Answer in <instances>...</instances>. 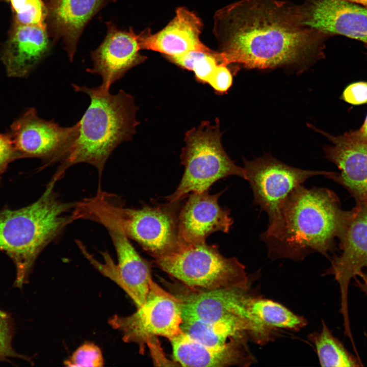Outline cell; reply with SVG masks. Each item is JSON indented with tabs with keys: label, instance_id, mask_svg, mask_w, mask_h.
<instances>
[{
	"label": "cell",
	"instance_id": "obj_8",
	"mask_svg": "<svg viewBox=\"0 0 367 367\" xmlns=\"http://www.w3.org/2000/svg\"><path fill=\"white\" fill-rule=\"evenodd\" d=\"M181 200L140 209L114 208L128 237L138 242L153 257L171 252L182 243L179 229Z\"/></svg>",
	"mask_w": 367,
	"mask_h": 367
},
{
	"label": "cell",
	"instance_id": "obj_10",
	"mask_svg": "<svg viewBox=\"0 0 367 367\" xmlns=\"http://www.w3.org/2000/svg\"><path fill=\"white\" fill-rule=\"evenodd\" d=\"M80 122L63 127L54 120L46 121L34 108L25 110L10 126L17 159L36 158L51 163L62 161L75 142Z\"/></svg>",
	"mask_w": 367,
	"mask_h": 367
},
{
	"label": "cell",
	"instance_id": "obj_24",
	"mask_svg": "<svg viewBox=\"0 0 367 367\" xmlns=\"http://www.w3.org/2000/svg\"><path fill=\"white\" fill-rule=\"evenodd\" d=\"M309 339L314 346L322 366L355 367L363 365L359 356L351 354L342 342L332 334L324 321L322 322L321 331L311 334Z\"/></svg>",
	"mask_w": 367,
	"mask_h": 367
},
{
	"label": "cell",
	"instance_id": "obj_28",
	"mask_svg": "<svg viewBox=\"0 0 367 367\" xmlns=\"http://www.w3.org/2000/svg\"><path fill=\"white\" fill-rule=\"evenodd\" d=\"M103 359L99 348L92 343H86L79 347L71 356L65 361L68 366L100 367Z\"/></svg>",
	"mask_w": 367,
	"mask_h": 367
},
{
	"label": "cell",
	"instance_id": "obj_5",
	"mask_svg": "<svg viewBox=\"0 0 367 367\" xmlns=\"http://www.w3.org/2000/svg\"><path fill=\"white\" fill-rule=\"evenodd\" d=\"M153 258L160 269L190 288H249L244 266L236 257L222 255L216 245L183 242L174 251Z\"/></svg>",
	"mask_w": 367,
	"mask_h": 367
},
{
	"label": "cell",
	"instance_id": "obj_35",
	"mask_svg": "<svg viewBox=\"0 0 367 367\" xmlns=\"http://www.w3.org/2000/svg\"><path fill=\"white\" fill-rule=\"evenodd\" d=\"M367 8V0H344Z\"/></svg>",
	"mask_w": 367,
	"mask_h": 367
},
{
	"label": "cell",
	"instance_id": "obj_23",
	"mask_svg": "<svg viewBox=\"0 0 367 367\" xmlns=\"http://www.w3.org/2000/svg\"><path fill=\"white\" fill-rule=\"evenodd\" d=\"M247 310L256 329L257 344L260 345L269 342L276 329L299 330L306 324L304 318L268 299L251 296L248 301Z\"/></svg>",
	"mask_w": 367,
	"mask_h": 367
},
{
	"label": "cell",
	"instance_id": "obj_30",
	"mask_svg": "<svg viewBox=\"0 0 367 367\" xmlns=\"http://www.w3.org/2000/svg\"><path fill=\"white\" fill-rule=\"evenodd\" d=\"M17 156L10 133H0V180L9 165Z\"/></svg>",
	"mask_w": 367,
	"mask_h": 367
},
{
	"label": "cell",
	"instance_id": "obj_34",
	"mask_svg": "<svg viewBox=\"0 0 367 367\" xmlns=\"http://www.w3.org/2000/svg\"><path fill=\"white\" fill-rule=\"evenodd\" d=\"M358 276H359L360 279L356 277L354 278L355 280V285L367 295V270L365 271H362Z\"/></svg>",
	"mask_w": 367,
	"mask_h": 367
},
{
	"label": "cell",
	"instance_id": "obj_6",
	"mask_svg": "<svg viewBox=\"0 0 367 367\" xmlns=\"http://www.w3.org/2000/svg\"><path fill=\"white\" fill-rule=\"evenodd\" d=\"M221 139L218 120L215 125L203 122L187 132L180 156L184 173L175 191L167 197L169 201L182 200L190 192L208 190L216 181L229 176L245 178L243 168L228 156Z\"/></svg>",
	"mask_w": 367,
	"mask_h": 367
},
{
	"label": "cell",
	"instance_id": "obj_31",
	"mask_svg": "<svg viewBox=\"0 0 367 367\" xmlns=\"http://www.w3.org/2000/svg\"><path fill=\"white\" fill-rule=\"evenodd\" d=\"M342 98L353 104L367 103V82H360L349 85L344 91Z\"/></svg>",
	"mask_w": 367,
	"mask_h": 367
},
{
	"label": "cell",
	"instance_id": "obj_36",
	"mask_svg": "<svg viewBox=\"0 0 367 367\" xmlns=\"http://www.w3.org/2000/svg\"><path fill=\"white\" fill-rule=\"evenodd\" d=\"M365 45H366V48H367V44H365Z\"/></svg>",
	"mask_w": 367,
	"mask_h": 367
},
{
	"label": "cell",
	"instance_id": "obj_22",
	"mask_svg": "<svg viewBox=\"0 0 367 367\" xmlns=\"http://www.w3.org/2000/svg\"><path fill=\"white\" fill-rule=\"evenodd\" d=\"M184 333L206 346L223 348L234 344H247L253 340L255 327L248 318H238L215 322L182 320Z\"/></svg>",
	"mask_w": 367,
	"mask_h": 367
},
{
	"label": "cell",
	"instance_id": "obj_18",
	"mask_svg": "<svg viewBox=\"0 0 367 367\" xmlns=\"http://www.w3.org/2000/svg\"><path fill=\"white\" fill-rule=\"evenodd\" d=\"M202 28L203 23L196 14L179 7L175 17L162 30L154 34L146 30L139 34L141 48L159 52L167 59L192 50L209 51L211 49L200 39Z\"/></svg>",
	"mask_w": 367,
	"mask_h": 367
},
{
	"label": "cell",
	"instance_id": "obj_14",
	"mask_svg": "<svg viewBox=\"0 0 367 367\" xmlns=\"http://www.w3.org/2000/svg\"><path fill=\"white\" fill-rule=\"evenodd\" d=\"M184 285L173 294L180 300L182 320L211 323L232 318L249 319L247 303L251 295L249 288L203 290Z\"/></svg>",
	"mask_w": 367,
	"mask_h": 367
},
{
	"label": "cell",
	"instance_id": "obj_21",
	"mask_svg": "<svg viewBox=\"0 0 367 367\" xmlns=\"http://www.w3.org/2000/svg\"><path fill=\"white\" fill-rule=\"evenodd\" d=\"M103 0H52L50 15L57 33L63 38L71 61L78 38Z\"/></svg>",
	"mask_w": 367,
	"mask_h": 367
},
{
	"label": "cell",
	"instance_id": "obj_15",
	"mask_svg": "<svg viewBox=\"0 0 367 367\" xmlns=\"http://www.w3.org/2000/svg\"><path fill=\"white\" fill-rule=\"evenodd\" d=\"M108 29L103 41L91 54L93 67L86 70L101 76L102 83L99 87L104 91H109L114 83L146 58L140 54L139 35L132 29L121 31L110 24Z\"/></svg>",
	"mask_w": 367,
	"mask_h": 367
},
{
	"label": "cell",
	"instance_id": "obj_11",
	"mask_svg": "<svg viewBox=\"0 0 367 367\" xmlns=\"http://www.w3.org/2000/svg\"><path fill=\"white\" fill-rule=\"evenodd\" d=\"M245 178L252 189L253 203L268 215L277 213L282 202L295 188L316 175L331 172L312 171L289 166L269 155L252 161L244 160Z\"/></svg>",
	"mask_w": 367,
	"mask_h": 367
},
{
	"label": "cell",
	"instance_id": "obj_33",
	"mask_svg": "<svg viewBox=\"0 0 367 367\" xmlns=\"http://www.w3.org/2000/svg\"><path fill=\"white\" fill-rule=\"evenodd\" d=\"M349 133L355 138L367 142V116L363 124L358 129Z\"/></svg>",
	"mask_w": 367,
	"mask_h": 367
},
{
	"label": "cell",
	"instance_id": "obj_16",
	"mask_svg": "<svg viewBox=\"0 0 367 367\" xmlns=\"http://www.w3.org/2000/svg\"><path fill=\"white\" fill-rule=\"evenodd\" d=\"M320 132L332 144L325 148L326 158L339 170L326 177L346 188L356 202L367 200V142L349 132L338 136Z\"/></svg>",
	"mask_w": 367,
	"mask_h": 367
},
{
	"label": "cell",
	"instance_id": "obj_29",
	"mask_svg": "<svg viewBox=\"0 0 367 367\" xmlns=\"http://www.w3.org/2000/svg\"><path fill=\"white\" fill-rule=\"evenodd\" d=\"M227 65L219 64L208 81L207 83L218 93L226 92L232 84V73Z\"/></svg>",
	"mask_w": 367,
	"mask_h": 367
},
{
	"label": "cell",
	"instance_id": "obj_27",
	"mask_svg": "<svg viewBox=\"0 0 367 367\" xmlns=\"http://www.w3.org/2000/svg\"><path fill=\"white\" fill-rule=\"evenodd\" d=\"M15 13L16 25H44L41 0H9Z\"/></svg>",
	"mask_w": 367,
	"mask_h": 367
},
{
	"label": "cell",
	"instance_id": "obj_17",
	"mask_svg": "<svg viewBox=\"0 0 367 367\" xmlns=\"http://www.w3.org/2000/svg\"><path fill=\"white\" fill-rule=\"evenodd\" d=\"M220 195V193L209 194L208 190L194 192L182 205L179 229L184 242H204L213 232L229 231L233 220L229 210L219 205Z\"/></svg>",
	"mask_w": 367,
	"mask_h": 367
},
{
	"label": "cell",
	"instance_id": "obj_3",
	"mask_svg": "<svg viewBox=\"0 0 367 367\" xmlns=\"http://www.w3.org/2000/svg\"><path fill=\"white\" fill-rule=\"evenodd\" d=\"M54 176L40 198L17 209L0 211V251L12 260L16 268L13 286L22 289L29 281L34 262L42 250L74 220L75 203L58 198Z\"/></svg>",
	"mask_w": 367,
	"mask_h": 367
},
{
	"label": "cell",
	"instance_id": "obj_19",
	"mask_svg": "<svg viewBox=\"0 0 367 367\" xmlns=\"http://www.w3.org/2000/svg\"><path fill=\"white\" fill-rule=\"evenodd\" d=\"M170 342L175 361L183 366H248L254 360L247 344L215 348L198 342L184 332Z\"/></svg>",
	"mask_w": 367,
	"mask_h": 367
},
{
	"label": "cell",
	"instance_id": "obj_7",
	"mask_svg": "<svg viewBox=\"0 0 367 367\" xmlns=\"http://www.w3.org/2000/svg\"><path fill=\"white\" fill-rule=\"evenodd\" d=\"M182 321L180 300L152 280L143 305L129 316L114 315L109 323L125 342L137 344L143 353L151 338L161 336L170 341L182 333Z\"/></svg>",
	"mask_w": 367,
	"mask_h": 367
},
{
	"label": "cell",
	"instance_id": "obj_1",
	"mask_svg": "<svg viewBox=\"0 0 367 367\" xmlns=\"http://www.w3.org/2000/svg\"><path fill=\"white\" fill-rule=\"evenodd\" d=\"M215 35L224 62L250 69H303L323 57L321 32L304 25L297 6L280 0H241L216 12Z\"/></svg>",
	"mask_w": 367,
	"mask_h": 367
},
{
	"label": "cell",
	"instance_id": "obj_20",
	"mask_svg": "<svg viewBox=\"0 0 367 367\" xmlns=\"http://www.w3.org/2000/svg\"><path fill=\"white\" fill-rule=\"evenodd\" d=\"M45 25H16L2 56L9 77L28 75L48 48Z\"/></svg>",
	"mask_w": 367,
	"mask_h": 367
},
{
	"label": "cell",
	"instance_id": "obj_12",
	"mask_svg": "<svg viewBox=\"0 0 367 367\" xmlns=\"http://www.w3.org/2000/svg\"><path fill=\"white\" fill-rule=\"evenodd\" d=\"M337 239L342 252L331 260L326 273L333 275L340 294V312L343 322H349L348 293L351 279L357 277L367 267V200L357 202L346 211Z\"/></svg>",
	"mask_w": 367,
	"mask_h": 367
},
{
	"label": "cell",
	"instance_id": "obj_4",
	"mask_svg": "<svg viewBox=\"0 0 367 367\" xmlns=\"http://www.w3.org/2000/svg\"><path fill=\"white\" fill-rule=\"evenodd\" d=\"M72 86L88 94L90 104L79 121L78 137L55 174L62 177L68 168L84 163L96 167L100 176L113 151L135 134L138 108L134 98L122 89L112 94L99 87Z\"/></svg>",
	"mask_w": 367,
	"mask_h": 367
},
{
	"label": "cell",
	"instance_id": "obj_25",
	"mask_svg": "<svg viewBox=\"0 0 367 367\" xmlns=\"http://www.w3.org/2000/svg\"><path fill=\"white\" fill-rule=\"evenodd\" d=\"M168 59L185 69L193 71L198 81L207 83L217 66L220 63L225 64L221 53L212 49L192 50Z\"/></svg>",
	"mask_w": 367,
	"mask_h": 367
},
{
	"label": "cell",
	"instance_id": "obj_2",
	"mask_svg": "<svg viewBox=\"0 0 367 367\" xmlns=\"http://www.w3.org/2000/svg\"><path fill=\"white\" fill-rule=\"evenodd\" d=\"M346 211L332 191L325 188L293 190L260 235L270 257L301 260L318 252L328 256L335 248Z\"/></svg>",
	"mask_w": 367,
	"mask_h": 367
},
{
	"label": "cell",
	"instance_id": "obj_26",
	"mask_svg": "<svg viewBox=\"0 0 367 367\" xmlns=\"http://www.w3.org/2000/svg\"><path fill=\"white\" fill-rule=\"evenodd\" d=\"M15 333L11 314L0 309V361L12 362L10 358L22 359L32 363L29 356L18 353L13 348L12 341Z\"/></svg>",
	"mask_w": 367,
	"mask_h": 367
},
{
	"label": "cell",
	"instance_id": "obj_32",
	"mask_svg": "<svg viewBox=\"0 0 367 367\" xmlns=\"http://www.w3.org/2000/svg\"><path fill=\"white\" fill-rule=\"evenodd\" d=\"M157 337H155L151 339L147 345L149 348L151 354L154 360V362L158 363V365H160V363H163V365H176L171 361H169L165 357V354L161 348L159 344V342L156 338Z\"/></svg>",
	"mask_w": 367,
	"mask_h": 367
},
{
	"label": "cell",
	"instance_id": "obj_9",
	"mask_svg": "<svg viewBox=\"0 0 367 367\" xmlns=\"http://www.w3.org/2000/svg\"><path fill=\"white\" fill-rule=\"evenodd\" d=\"M104 227L114 245L117 264L108 252L102 253L104 261L101 263L87 251L81 242L77 241V245L91 264L122 289L138 308L145 302L152 281L150 265L132 245L120 222L109 220Z\"/></svg>",
	"mask_w": 367,
	"mask_h": 367
},
{
	"label": "cell",
	"instance_id": "obj_13",
	"mask_svg": "<svg viewBox=\"0 0 367 367\" xmlns=\"http://www.w3.org/2000/svg\"><path fill=\"white\" fill-rule=\"evenodd\" d=\"M296 6L305 26L328 37L340 35L367 44V8L344 0H304Z\"/></svg>",
	"mask_w": 367,
	"mask_h": 367
}]
</instances>
